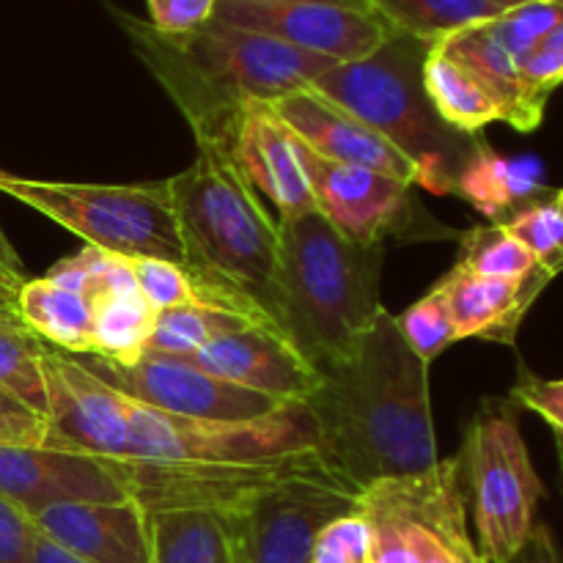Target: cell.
Here are the masks:
<instances>
[{
	"label": "cell",
	"mask_w": 563,
	"mask_h": 563,
	"mask_svg": "<svg viewBox=\"0 0 563 563\" xmlns=\"http://www.w3.org/2000/svg\"><path fill=\"white\" fill-rule=\"evenodd\" d=\"M44 449L152 465L262 462L319 451V429L306 405H286L256 421L176 416L119 394L53 346L44 350Z\"/></svg>",
	"instance_id": "cell-1"
},
{
	"label": "cell",
	"mask_w": 563,
	"mask_h": 563,
	"mask_svg": "<svg viewBox=\"0 0 563 563\" xmlns=\"http://www.w3.org/2000/svg\"><path fill=\"white\" fill-rule=\"evenodd\" d=\"M330 471L355 489L418 476L438 465L429 363L383 308L344 361L319 372L306 401Z\"/></svg>",
	"instance_id": "cell-2"
},
{
	"label": "cell",
	"mask_w": 563,
	"mask_h": 563,
	"mask_svg": "<svg viewBox=\"0 0 563 563\" xmlns=\"http://www.w3.org/2000/svg\"><path fill=\"white\" fill-rule=\"evenodd\" d=\"M104 9L185 115L196 141L234 137L240 115L251 104L289 97L335 66L333 60L220 20L192 33H163L110 0H104Z\"/></svg>",
	"instance_id": "cell-3"
},
{
	"label": "cell",
	"mask_w": 563,
	"mask_h": 563,
	"mask_svg": "<svg viewBox=\"0 0 563 563\" xmlns=\"http://www.w3.org/2000/svg\"><path fill=\"white\" fill-rule=\"evenodd\" d=\"M190 168L168 179L190 278L225 311L280 330L278 223L234 154V137H201Z\"/></svg>",
	"instance_id": "cell-4"
},
{
	"label": "cell",
	"mask_w": 563,
	"mask_h": 563,
	"mask_svg": "<svg viewBox=\"0 0 563 563\" xmlns=\"http://www.w3.org/2000/svg\"><path fill=\"white\" fill-rule=\"evenodd\" d=\"M280 330L317 372L344 361L383 311L385 247L346 240L322 212L278 223Z\"/></svg>",
	"instance_id": "cell-5"
},
{
	"label": "cell",
	"mask_w": 563,
	"mask_h": 563,
	"mask_svg": "<svg viewBox=\"0 0 563 563\" xmlns=\"http://www.w3.org/2000/svg\"><path fill=\"white\" fill-rule=\"evenodd\" d=\"M432 44L390 33L372 55L330 66L308 88L383 135L418 170V187L451 196L482 135H465L440 119L423 86Z\"/></svg>",
	"instance_id": "cell-6"
},
{
	"label": "cell",
	"mask_w": 563,
	"mask_h": 563,
	"mask_svg": "<svg viewBox=\"0 0 563 563\" xmlns=\"http://www.w3.org/2000/svg\"><path fill=\"white\" fill-rule=\"evenodd\" d=\"M0 190L55 220L99 251L126 258H163L190 275L168 179L143 185L38 181L0 170Z\"/></svg>",
	"instance_id": "cell-7"
},
{
	"label": "cell",
	"mask_w": 563,
	"mask_h": 563,
	"mask_svg": "<svg viewBox=\"0 0 563 563\" xmlns=\"http://www.w3.org/2000/svg\"><path fill=\"white\" fill-rule=\"evenodd\" d=\"M456 460L484 561L511 563L539 522L544 495L515 410L487 401L473 418Z\"/></svg>",
	"instance_id": "cell-8"
},
{
	"label": "cell",
	"mask_w": 563,
	"mask_h": 563,
	"mask_svg": "<svg viewBox=\"0 0 563 563\" xmlns=\"http://www.w3.org/2000/svg\"><path fill=\"white\" fill-rule=\"evenodd\" d=\"M361 515L372 533L368 563H487L467 528L456 456L363 489Z\"/></svg>",
	"instance_id": "cell-9"
},
{
	"label": "cell",
	"mask_w": 563,
	"mask_h": 563,
	"mask_svg": "<svg viewBox=\"0 0 563 563\" xmlns=\"http://www.w3.org/2000/svg\"><path fill=\"white\" fill-rule=\"evenodd\" d=\"M361 495L328 465L256 489L223 511L231 563H311L319 531L361 509Z\"/></svg>",
	"instance_id": "cell-10"
},
{
	"label": "cell",
	"mask_w": 563,
	"mask_h": 563,
	"mask_svg": "<svg viewBox=\"0 0 563 563\" xmlns=\"http://www.w3.org/2000/svg\"><path fill=\"white\" fill-rule=\"evenodd\" d=\"M300 159L311 181L317 209L346 240L363 247H385L390 236L396 240H407V236L410 240H432V236L460 240V234L438 225L423 212L418 198L412 196V185L361 168V165L324 159L302 141Z\"/></svg>",
	"instance_id": "cell-11"
},
{
	"label": "cell",
	"mask_w": 563,
	"mask_h": 563,
	"mask_svg": "<svg viewBox=\"0 0 563 563\" xmlns=\"http://www.w3.org/2000/svg\"><path fill=\"white\" fill-rule=\"evenodd\" d=\"M104 462L124 487L126 498L135 500L148 515L168 509L229 511L256 489L328 465L322 451L275 456V460L262 462H201V465Z\"/></svg>",
	"instance_id": "cell-12"
},
{
	"label": "cell",
	"mask_w": 563,
	"mask_h": 563,
	"mask_svg": "<svg viewBox=\"0 0 563 563\" xmlns=\"http://www.w3.org/2000/svg\"><path fill=\"white\" fill-rule=\"evenodd\" d=\"M75 361L119 394L154 407V410L176 412V416L187 418L256 421V418L269 416L286 405H300V401H280L267 394H256V390L225 383V379H218L203 368L192 366L185 357L143 355L141 361L130 363V366L110 363L97 355H77Z\"/></svg>",
	"instance_id": "cell-13"
},
{
	"label": "cell",
	"mask_w": 563,
	"mask_h": 563,
	"mask_svg": "<svg viewBox=\"0 0 563 563\" xmlns=\"http://www.w3.org/2000/svg\"><path fill=\"white\" fill-rule=\"evenodd\" d=\"M212 20L262 33L333 64L366 58L394 33L374 11L335 3L262 5L247 0H218Z\"/></svg>",
	"instance_id": "cell-14"
},
{
	"label": "cell",
	"mask_w": 563,
	"mask_h": 563,
	"mask_svg": "<svg viewBox=\"0 0 563 563\" xmlns=\"http://www.w3.org/2000/svg\"><path fill=\"white\" fill-rule=\"evenodd\" d=\"M0 495L27 517L58 504H119L124 487L102 456L0 443Z\"/></svg>",
	"instance_id": "cell-15"
},
{
	"label": "cell",
	"mask_w": 563,
	"mask_h": 563,
	"mask_svg": "<svg viewBox=\"0 0 563 563\" xmlns=\"http://www.w3.org/2000/svg\"><path fill=\"white\" fill-rule=\"evenodd\" d=\"M185 361L212 377L280 401L302 405L319 385L317 368L291 346L284 333L267 324H247L212 341Z\"/></svg>",
	"instance_id": "cell-16"
},
{
	"label": "cell",
	"mask_w": 563,
	"mask_h": 563,
	"mask_svg": "<svg viewBox=\"0 0 563 563\" xmlns=\"http://www.w3.org/2000/svg\"><path fill=\"white\" fill-rule=\"evenodd\" d=\"M275 113L286 126L306 143L319 157L333 159L344 165H361V168L377 170L405 185H418V170L401 152H396L383 135L346 113L328 97L313 88H300L289 97L275 99Z\"/></svg>",
	"instance_id": "cell-17"
},
{
	"label": "cell",
	"mask_w": 563,
	"mask_h": 563,
	"mask_svg": "<svg viewBox=\"0 0 563 563\" xmlns=\"http://www.w3.org/2000/svg\"><path fill=\"white\" fill-rule=\"evenodd\" d=\"M31 520L86 563H152V520L135 500L58 504Z\"/></svg>",
	"instance_id": "cell-18"
},
{
	"label": "cell",
	"mask_w": 563,
	"mask_h": 563,
	"mask_svg": "<svg viewBox=\"0 0 563 563\" xmlns=\"http://www.w3.org/2000/svg\"><path fill=\"white\" fill-rule=\"evenodd\" d=\"M234 154L251 185L278 207L280 218L317 212V198L300 159V141L273 104L256 102L240 115Z\"/></svg>",
	"instance_id": "cell-19"
},
{
	"label": "cell",
	"mask_w": 563,
	"mask_h": 563,
	"mask_svg": "<svg viewBox=\"0 0 563 563\" xmlns=\"http://www.w3.org/2000/svg\"><path fill=\"white\" fill-rule=\"evenodd\" d=\"M553 275L537 267L522 278H482L454 264L438 280L445 295L456 339H484L515 346L517 330Z\"/></svg>",
	"instance_id": "cell-20"
},
{
	"label": "cell",
	"mask_w": 563,
	"mask_h": 563,
	"mask_svg": "<svg viewBox=\"0 0 563 563\" xmlns=\"http://www.w3.org/2000/svg\"><path fill=\"white\" fill-rule=\"evenodd\" d=\"M454 192L489 218V223H504L517 209L550 196L553 190L542 185L539 159L504 157L484 141L460 174Z\"/></svg>",
	"instance_id": "cell-21"
},
{
	"label": "cell",
	"mask_w": 563,
	"mask_h": 563,
	"mask_svg": "<svg viewBox=\"0 0 563 563\" xmlns=\"http://www.w3.org/2000/svg\"><path fill=\"white\" fill-rule=\"evenodd\" d=\"M440 44L493 91L500 104V115H504L500 121L511 124L517 132H533L542 124L544 104L526 91L517 58L489 33L487 22L465 27Z\"/></svg>",
	"instance_id": "cell-22"
},
{
	"label": "cell",
	"mask_w": 563,
	"mask_h": 563,
	"mask_svg": "<svg viewBox=\"0 0 563 563\" xmlns=\"http://www.w3.org/2000/svg\"><path fill=\"white\" fill-rule=\"evenodd\" d=\"M16 319L53 350L66 355H91L93 306L47 278H27L16 289Z\"/></svg>",
	"instance_id": "cell-23"
},
{
	"label": "cell",
	"mask_w": 563,
	"mask_h": 563,
	"mask_svg": "<svg viewBox=\"0 0 563 563\" xmlns=\"http://www.w3.org/2000/svg\"><path fill=\"white\" fill-rule=\"evenodd\" d=\"M423 86L445 124L465 135H482L493 121H500V104L487 86L434 42L423 60Z\"/></svg>",
	"instance_id": "cell-24"
},
{
	"label": "cell",
	"mask_w": 563,
	"mask_h": 563,
	"mask_svg": "<svg viewBox=\"0 0 563 563\" xmlns=\"http://www.w3.org/2000/svg\"><path fill=\"white\" fill-rule=\"evenodd\" d=\"M152 563H231L225 517L218 509L152 511Z\"/></svg>",
	"instance_id": "cell-25"
},
{
	"label": "cell",
	"mask_w": 563,
	"mask_h": 563,
	"mask_svg": "<svg viewBox=\"0 0 563 563\" xmlns=\"http://www.w3.org/2000/svg\"><path fill=\"white\" fill-rule=\"evenodd\" d=\"M368 9L394 33L421 38V42H443L465 27L482 25L504 14L489 0H366Z\"/></svg>",
	"instance_id": "cell-26"
},
{
	"label": "cell",
	"mask_w": 563,
	"mask_h": 563,
	"mask_svg": "<svg viewBox=\"0 0 563 563\" xmlns=\"http://www.w3.org/2000/svg\"><path fill=\"white\" fill-rule=\"evenodd\" d=\"M93 350L91 355L110 363L141 361L152 339L157 311L148 306L137 289L104 291L93 297Z\"/></svg>",
	"instance_id": "cell-27"
},
{
	"label": "cell",
	"mask_w": 563,
	"mask_h": 563,
	"mask_svg": "<svg viewBox=\"0 0 563 563\" xmlns=\"http://www.w3.org/2000/svg\"><path fill=\"white\" fill-rule=\"evenodd\" d=\"M44 344L20 319H0V394L14 399L33 416H49Z\"/></svg>",
	"instance_id": "cell-28"
},
{
	"label": "cell",
	"mask_w": 563,
	"mask_h": 563,
	"mask_svg": "<svg viewBox=\"0 0 563 563\" xmlns=\"http://www.w3.org/2000/svg\"><path fill=\"white\" fill-rule=\"evenodd\" d=\"M256 324L242 313L223 311L214 306H181L157 313L146 355L190 357L223 335Z\"/></svg>",
	"instance_id": "cell-29"
},
{
	"label": "cell",
	"mask_w": 563,
	"mask_h": 563,
	"mask_svg": "<svg viewBox=\"0 0 563 563\" xmlns=\"http://www.w3.org/2000/svg\"><path fill=\"white\" fill-rule=\"evenodd\" d=\"M456 267L482 278H522L539 264L526 245L506 231L504 223H487L462 231Z\"/></svg>",
	"instance_id": "cell-30"
},
{
	"label": "cell",
	"mask_w": 563,
	"mask_h": 563,
	"mask_svg": "<svg viewBox=\"0 0 563 563\" xmlns=\"http://www.w3.org/2000/svg\"><path fill=\"white\" fill-rule=\"evenodd\" d=\"M506 231L526 245L533 262L550 275L563 273V214L555 207V192L517 209L504 220Z\"/></svg>",
	"instance_id": "cell-31"
},
{
	"label": "cell",
	"mask_w": 563,
	"mask_h": 563,
	"mask_svg": "<svg viewBox=\"0 0 563 563\" xmlns=\"http://www.w3.org/2000/svg\"><path fill=\"white\" fill-rule=\"evenodd\" d=\"M135 286L143 300L154 311H168L181 306H214L223 308L203 286H198L179 264L163 262V258H130ZM225 311V308H223Z\"/></svg>",
	"instance_id": "cell-32"
},
{
	"label": "cell",
	"mask_w": 563,
	"mask_h": 563,
	"mask_svg": "<svg viewBox=\"0 0 563 563\" xmlns=\"http://www.w3.org/2000/svg\"><path fill=\"white\" fill-rule=\"evenodd\" d=\"M396 328L405 335L410 350L421 357L423 363H432L434 357L443 355L456 339L454 322H451L445 295L438 284L427 291L418 302H412L405 313L396 317Z\"/></svg>",
	"instance_id": "cell-33"
},
{
	"label": "cell",
	"mask_w": 563,
	"mask_h": 563,
	"mask_svg": "<svg viewBox=\"0 0 563 563\" xmlns=\"http://www.w3.org/2000/svg\"><path fill=\"white\" fill-rule=\"evenodd\" d=\"M563 22V0H531L487 22L489 33L517 60Z\"/></svg>",
	"instance_id": "cell-34"
},
{
	"label": "cell",
	"mask_w": 563,
	"mask_h": 563,
	"mask_svg": "<svg viewBox=\"0 0 563 563\" xmlns=\"http://www.w3.org/2000/svg\"><path fill=\"white\" fill-rule=\"evenodd\" d=\"M368 559L372 533L361 509L324 526L311 550V563H368Z\"/></svg>",
	"instance_id": "cell-35"
},
{
	"label": "cell",
	"mask_w": 563,
	"mask_h": 563,
	"mask_svg": "<svg viewBox=\"0 0 563 563\" xmlns=\"http://www.w3.org/2000/svg\"><path fill=\"white\" fill-rule=\"evenodd\" d=\"M520 80L537 102L548 104L550 93L563 86V22L542 42L533 44L520 60Z\"/></svg>",
	"instance_id": "cell-36"
},
{
	"label": "cell",
	"mask_w": 563,
	"mask_h": 563,
	"mask_svg": "<svg viewBox=\"0 0 563 563\" xmlns=\"http://www.w3.org/2000/svg\"><path fill=\"white\" fill-rule=\"evenodd\" d=\"M511 401L537 412L563 438V379H539L528 368H520L517 385L511 388Z\"/></svg>",
	"instance_id": "cell-37"
},
{
	"label": "cell",
	"mask_w": 563,
	"mask_h": 563,
	"mask_svg": "<svg viewBox=\"0 0 563 563\" xmlns=\"http://www.w3.org/2000/svg\"><path fill=\"white\" fill-rule=\"evenodd\" d=\"M148 22L163 33H192L212 22L218 0H146Z\"/></svg>",
	"instance_id": "cell-38"
},
{
	"label": "cell",
	"mask_w": 563,
	"mask_h": 563,
	"mask_svg": "<svg viewBox=\"0 0 563 563\" xmlns=\"http://www.w3.org/2000/svg\"><path fill=\"white\" fill-rule=\"evenodd\" d=\"M36 533L31 517L0 495V563H31Z\"/></svg>",
	"instance_id": "cell-39"
},
{
	"label": "cell",
	"mask_w": 563,
	"mask_h": 563,
	"mask_svg": "<svg viewBox=\"0 0 563 563\" xmlns=\"http://www.w3.org/2000/svg\"><path fill=\"white\" fill-rule=\"evenodd\" d=\"M47 438V421L36 416H0V443L3 445H42Z\"/></svg>",
	"instance_id": "cell-40"
},
{
	"label": "cell",
	"mask_w": 563,
	"mask_h": 563,
	"mask_svg": "<svg viewBox=\"0 0 563 563\" xmlns=\"http://www.w3.org/2000/svg\"><path fill=\"white\" fill-rule=\"evenodd\" d=\"M511 563H563V550L555 542L553 531L544 522H537L528 542L522 544V550Z\"/></svg>",
	"instance_id": "cell-41"
},
{
	"label": "cell",
	"mask_w": 563,
	"mask_h": 563,
	"mask_svg": "<svg viewBox=\"0 0 563 563\" xmlns=\"http://www.w3.org/2000/svg\"><path fill=\"white\" fill-rule=\"evenodd\" d=\"M25 280H27V273L25 267H22L20 253L14 251L9 236H5L3 229H0V284H3L5 289L16 291Z\"/></svg>",
	"instance_id": "cell-42"
},
{
	"label": "cell",
	"mask_w": 563,
	"mask_h": 563,
	"mask_svg": "<svg viewBox=\"0 0 563 563\" xmlns=\"http://www.w3.org/2000/svg\"><path fill=\"white\" fill-rule=\"evenodd\" d=\"M36 531H38V528H36ZM31 563H86V561L77 559L75 553H69V550L60 548L58 542H53V539L44 537V533L38 531L36 539H33Z\"/></svg>",
	"instance_id": "cell-43"
},
{
	"label": "cell",
	"mask_w": 563,
	"mask_h": 563,
	"mask_svg": "<svg viewBox=\"0 0 563 563\" xmlns=\"http://www.w3.org/2000/svg\"><path fill=\"white\" fill-rule=\"evenodd\" d=\"M247 3H262V5H284V3H335V5H352V9H368L366 0H247Z\"/></svg>",
	"instance_id": "cell-44"
},
{
	"label": "cell",
	"mask_w": 563,
	"mask_h": 563,
	"mask_svg": "<svg viewBox=\"0 0 563 563\" xmlns=\"http://www.w3.org/2000/svg\"><path fill=\"white\" fill-rule=\"evenodd\" d=\"M14 302H16V291L5 289V286L0 284V319H16Z\"/></svg>",
	"instance_id": "cell-45"
},
{
	"label": "cell",
	"mask_w": 563,
	"mask_h": 563,
	"mask_svg": "<svg viewBox=\"0 0 563 563\" xmlns=\"http://www.w3.org/2000/svg\"><path fill=\"white\" fill-rule=\"evenodd\" d=\"M0 416H9V418H20V416H33L31 410H25L22 405H16L14 399H9V396L0 394ZM38 418V416H36Z\"/></svg>",
	"instance_id": "cell-46"
},
{
	"label": "cell",
	"mask_w": 563,
	"mask_h": 563,
	"mask_svg": "<svg viewBox=\"0 0 563 563\" xmlns=\"http://www.w3.org/2000/svg\"><path fill=\"white\" fill-rule=\"evenodd\" d=\"M489 3H495L498 9H504V11H509V9H517V5H522V3H531V0H489Z\"/></svg>",
	"instance_id": "cell-47"
},
{
	"label": "cell",
	"mask_w": 563,
	"mask_h": 563,
	"mask_svg": "<svg viewBox=\"0 0 563 563\" xmlns=\"http://www.w3.org/2000/svg\"><path fill=\"white\" fill-rule=\"evenodd\" d=\"M555 454H559V465H561V487H563V438L555 434Z\"/></svg>",
	"instance_id": "cell-48"
},
{
	"label": "cell",
	"mask_w": 563,
	"mask_h": 563,
	"mask_svg": "<svg viewBox=\"0 0 563 563\" xmlns=\"http://www.w3.org/2000/svg\"><path fill=\"white\" fill-rule=\"evenodd\" d=\"M555 207H559L563 214V190H555Z\"/></svg>",
	"instance_id": "cell-49"
}]
</instances>
